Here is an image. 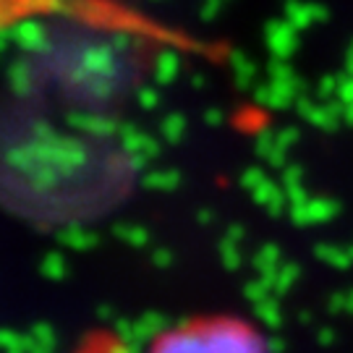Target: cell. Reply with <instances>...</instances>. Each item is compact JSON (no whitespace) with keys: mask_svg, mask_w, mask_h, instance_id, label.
I'll return each mask as SVG.
<instances>
[{"mask_svg":"<svg viewBox=\"0 0 353 353\" xmlns=\"http://www.w3.org/2000/svg\"><path fill=\"white\" fill-rule=\"evenodd\" d=\"M150 353H267V348L249 322L204 316L163 332L152 343Z\"/></svg>","mask_w":353,"mask_h":353,"instance_id":"6da1fadb","label":"cell"},{"mask_svg":"<svg viewBox=\"0 0 353 353\" xmlns=\"http://www.w3.org/2000/svg\"><path fill=\"white\" fill-rule=\"evenodd\" d=\"M55 3L58 0H0V29L52 11Z\"/></svg>","mask_w":353,"mask_h":353,"instance_id":"7a4b0ae2","label":"cell"}]
</instances>
